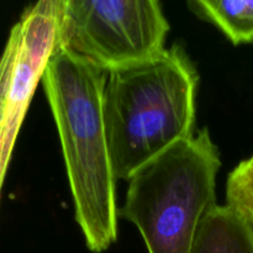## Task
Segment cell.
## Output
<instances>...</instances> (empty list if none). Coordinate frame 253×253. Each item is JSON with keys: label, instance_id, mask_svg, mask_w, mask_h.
Listing matches in <instances>:
<instances>
[{"label": "cell", "instance_id": "cell-6", "mask_svg": "<svg viewBox=\"0 0 253 253\" xmlns=\"http://www.w3.org/2000/svg\"><path fill=\"white\" fill-rule=\"evenodd\" d=\"M193 253H253L251 224L230 205H216L200 226Z\"/></svg>", "mask_w": 253, "mask_h": 253}, {"label": "cell", "instance_id": "cell-4", "mask_svg": "<svg viewBox=\"0 0 253 253\" xmlns=\"http://www.w3.org/2000/svg\"><path fill=\"white\" fill-rule=\"evenodd\" d=\"M168 31L156 0H61L59 48L106 72L160 54Z\"/></svg>", "mask_w": 253, "mask_h": 253}, {"label": "cell", "instance_id": "cell-3", "mask_svg": "<svg viewBox=\"0 0 253 253\" xmlns=\"http://www.w3.org/2000/svg\"><path fill=\"white\" fill-rule=\"evenodd\" d=\"M220 153L208 128L180 141L128 179L121 215L148 253H193L205 217L217 205Z\"/></svg>", "mask_w": 253, "mask_h": 253}, {"label": "cell", "instance_id": "cell-8", "mask_svg": "<svg viewBox=\"0 0 253 253\" xmlns=\"http://www.w3.org/2000/svg\"><path fill=\"white\" fill-rule=\"evenodd\" d=\"M227 205L253 219V155L234 168L227 178Z\"/></svg>", "mask_w": 253, "mask_h": 253}, {"label": "cell", "instance_id": "cell-9", "mask_svg": "<svg viewBox=\"0 0 253 253\" xmlns=\"http://www.w3.org/2000/svg\"><path fill=\"white\" fill-rule=\"evenodd\" d=\"M17 46H19V26L15 24L10 31L4 52L0 57V135H1L2 121H4L6 94L7 89H9L12 66H14L15 57H16Z\"/></svg>", "mask_w": 253, "mask_h": 253}, {"label": "cell", "instance_id": "cell-1", "mask_svg": "<svg viewBox=\"0 0 253 253\" xmlns=\"http://www.w3.org/2000/svg\"><path fill=\"white\" fill-rule=\"evenodd\" d=\"M108 72L58 48L42 77L61 142L74 216L93 253L108 251L119 235L116 177L104 118Z\"/></svg>", "mask_w": 253, "mask_h": 253}, {"label": "cell", "instance_id": "cell-10", "mask_svg": "<svg viewBox=\"0 0 253 253\" xmlns=\"http://www.w3.org/2000/svg\"><path fill=\"white\" fill-rule=\"evenodd\" d=\"M6 170H7V166H5L4 161H2V157H1V152H0V192H1V187H2V183H4V178H5V174H6Z\"/></svg>", "mask_w": 253, "mask_h": 253}, {"label": "cell", "instance_id": "cell-5", "mask_svg": "<svg viewBox=\"0 0 253 253\" xmlns=\"http://www.w3.org/2000/svg\"><path fill=\"white\" fill-rule=\"evenodd\" d=\"M61 0H42L27 7L17 22L19 46L12 66L0 135L2 161L9 166L30 101L47 64L59 48Z\"/></svg>", "mask_w": 253, "mask_h": 253}, {"label": "cell", "instance_id": "cell-11", "mask_svg": "<svg viewBox=\"0 0 253 253\" xmlns=\"http://www.w3.org/2000/svg\"><path fill=\"white\" fill-rule=\"evenodd\" d=\"M247 220H249V219H247ZM249 221H250V224H251V227H252V231H253V219H252V220H249Z\"/></svg>", "mask_w": 253, "mask_h": 253}, {"label": "cell", "instance_id": "cell-2", "mask_svg": "<svg viewBox=\"0 0 253 253\" xmlns=\"http://www.w3.org/2000/svg\"><path fill=\"white\" fill-rule=\"evenodd\" d=\"M199 76L179 44L108 72L104 118L116 179L194 133Z\"/></svg>", "mask_w": 253, "mask_h": 253}, {"label": "cell", "instance_id": "cell-7", "mask_svg": "<svg viewBox=\"0 0 253 253\" xmlns=\"http://www.w3.org/2000/svg\"><path fill=\"white\" fill-rule=\"evenodd\" d=\"M188 7L220 30L235 46L253 44V0H190Z\"/></svg>", "mask_w": 253, "mask_h": 253}]
</instances>
